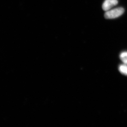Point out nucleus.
Wrapping results in <instances>:
<instances>
[{
    "label": "nucleus",
    "instance_id": "nucleus-1",
    "mask_svg": "<svg viewBox=\"0 0 127 127\" xmlns=\"http://www.w3.org/2000/svg\"><path fill=\"white\" fill-rule=\"evenodd\" d=\"M124 9L122 8H117L113 9H110L104 14V17L106 19H114L117 18L123 15Z\"/></svg>",
    "mask_w": 127,
    "mask_h": 127
},
{
    "label": "nucleus",
    "instance_id": "nucleus-2",
    "mask_svg": "<svg viewBox=\"0 0 127 127\" xmlns=\"http://www.w3.org/2000/svg\"><path fill=\"white\" fill-rule=\"evenodd\" d=\"M118 2L117 0H105L102 5V9L104 11H108L117 4Z\"/></svg>",
    "mask_w": 127,
    "mask_h": 127
},
{
    "label": "nucleus",
    "instance_id": "nucleus-3",
    "mask_svg": "<svg viewBox=\"0 0 127 127\" xmlns=\"http://www.w3.org/2000/svg\"><path fill=\"white\" fill-rule=\"evenodd\" d=\"M119 70L122 74L127 75V65L126 64L120 65L119 67Z\"/></svg>",
    "mask_w": 127,
    "mask_h": 127
},
{
    "label": "nucleus",
    "instance_id": "nucleus-4",
    "mask_svg": "<svg viewBox=\"0 0 127 127\" xmlns=\"http://www.w3.org/2000/svg\"><path fill=\"white\" fill-rule=\"evenodd\" d=\"M120 59L123 63L127 64V52H123L120 55Z\"/></svg>",
    "mask_w": 127,
    "mask_h": 127
}]
</instances>
